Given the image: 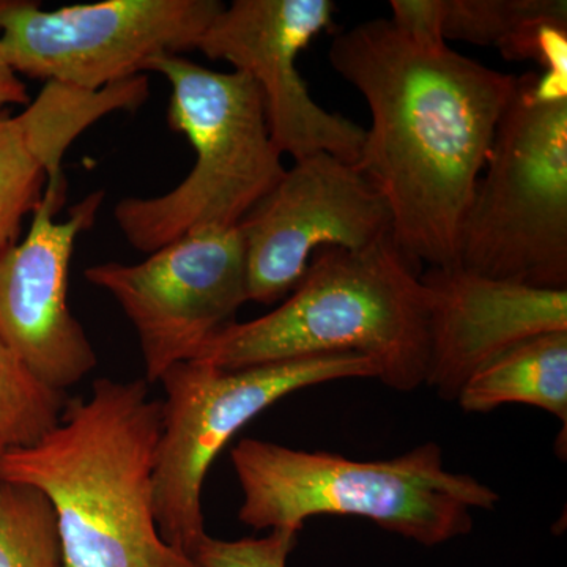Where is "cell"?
Returning a JSON list of instances; mask_svg holds the SVG:
<instances>
[{
    "mask_svg": "<svg viewBox=\"0 0 567 567\" xmlns=\"http://www.w3.org/2000/svg\"><path fill=\"white\" fill-rule=\"evenodd\" d=\"M328 61L371 114L354 166L386 204L406 260L457 267L462 233L517 76L413 39L391 20L338 33Z\"/></svg>",
    "mask_w": 567,
    "mask_h": 567,
    "instance_id": "6da1fadb",
    "label": "cell"
},
{
    "mask_svg": "<svg viewBox=\"0 0 567 567\" xmlns=\"http://www.w3.org/2000/svg\"><path fill=\"white\" fill-rule=\"evenodd\" d=\"M159 435L162 401L145 380L99 379L89 395L69 399L50 434L0 458V481L50 499L62 567H203L156 525Z\"/></svg>",
    "mask_w": 567,
    "mask_h": 567,
    "instance_id": "7a4b0ae2",
    "label": "cell"
},
{
    "mask_svg": "<svg viewBox=\"0 0 567 567\" xmlns=\"http://www.w3.org/2000/svg\"><path fill=\"white\" fill-rule=\"evenodd\" d=\"M421 271L388 237L352 251L323 248L275 311L224 328L193 361L219 369L319 354H363L379 380L409 393L427 372V301Z\"/></svg>",
    "mask_w": 567,
    "mask_h": 567,
    "instance_id": "3957f363",
    "label": "cell"
},
{
    "mask_svg": "<svg viewBox=\"0 0 567 567\" xmlns=\"http://www.w3.org/2000/svg\"><path fill=\"white\" fill-rule=\"evenodd\" d=\"M240 483L238 518L254 529L301 532L316 516H354L421 546L468 535L473 511H492L499 495L443 464L434 442L388 461H353L244 439L230 453Z\"/></svg>",
    "mask_w": 567,
    "mask_h": 567,
    "instance_id": "277c9868",
    "label": "cell"
},
{
    "mask_svg": "<svg viewBox=\"0 0 567 567\" xmlns=\"http://www.w3.org/2000/svg\"><path fill=\"white\" fill-rule=\"evenodd\" d=\"M148 71L169 82L167 125L188 140L196 162L171 192L115 205L118 230L145 254L194 230L238 227L286 173L248 74L205 69L182 55L152 59Z\"/></svg>",
    "mask_w": 567,
    "mask_h": 567,
    "instance_id": "5b68a950",
    "label": "cell"
},
{
    "mask_svg": "<svg viewBox=\"0 0 567 567\" xmlns=\"http://www.w3.org/2000/svg\"><path fill=\"white\" fill-rule=\"evenodd\" d=\"M458 267L567 289V91L517 76L477 181Z\"/></svg>",
    "mask_w": 567,
    "mask_h": 567,
    "instance_id": "8992f818",
    "label": "cell"
},
{
    "mask_svg": "<svg viewBox=\"0 0 567 567\" xmlns=\"http://www.w3.org/2000/svg\"><path fill=\"white\" fill-rule=\"evenodd\" d=\"M344 379H379V371L363 354L334 353L244 369L183 361L164 372L153 472V505L163 539L193 557L207 536L205 477L227 443L286 395Z\"/></svg>",
    "mask_w": 567,
    "mask_h": 567,
    "instance_id": "52a82bcc",
    "label": "cell"
},
{
    "mask_svg": "<svg viewBox=\"0 0 567 567\" xmlns=\"http://www.w3.org/2000/svg\"><path fill=\"white\" fill-rule=\"evenodd\" d=\"M219 0H104L41 9L0 0V44L18 76L102 91L162 55L197 50Z\"/></svg>",
    "mask_w": 567,
    "mask_h": 567,
    "instance_id": "ba28073f",
    "label": "cell"
},
{
    "mask_svg": "<svg viewBox=\"0 0 567 567\" xmlns=\"http://www.w3.org/2000/svg\"><path fill=\"white\" fill-rule=\"evenodd\" d=\"M85 279L106 290L132 322L145 382L193 361L248 301L245 249L238 227L194 230L140 264L104 262Z\"/></svg>",
    "mask_w": 567,
    "mask_h": 567,
    "instance_id": "9c48e42d",
    "label": "cell"
},
{
    "mask_svg": "<svg viewBox=\"0 0 567 567\" xmlns=\"http://www.w3.org/2000/svg\"><path fill=\"white\" fill-rule=\"evenodd\" d=\"M334 11L331 0H234L197 44L205 58L256 82L271 140L293 162L330 153L357 164L363 148V126L316 103L297 66L301 52L333 25Z\"/></svg>",
    "mask_w": 567,
    "mask_h": 567,
    "instance_id": "30bf717a",
    "label": "cell"
},
{
    "mask_svg": "<svg viewBox=\"0 0 567 567\" xmlns=\"http://www.w3.org/2000/svg\"><path fill=\"white\" fill-rule=\"evenodd\" d=\"M238 233L248 301L274 305L303 279L319 249L360 251L379 244L391 237V216L354 164L316 153L286 169Z\"/></svg>",
    "mask_w": 567,
    "mask_h": 567,
    "instance_id": "8fae6325",
    "label": "cell"
},
{
    "mask_svg": "<svg viewBox=\"0 0 567 567\" xmlns=\"http://www.w3.org/2000/svg\"><path fill=\"white\" fill-rule=\"evenodd\" d=\"M65 175L48 178L43 199L21 241L0 251V339L48 386L65 393L99 364L95 349L69 305L71 257L92 229L106 194H87L58 215Z\"/></svg>",
    "mask_w": 567,
    "mask_h": 567,
    "instance_id": "7c38bea8",
    "label": "cell"
},
{
    "mask_svg": "<svg viewBox=\"0 0 567 567\" xmlns=\"http://www.w3.org/2000/svg\"><path fill=\"white\" fill-rule=\"evenodd\" d=\"M427 301L425 383L456 401L470 377L511 347L567 331V289H540L488 278L462 267L420 276Z\"/></svg>",
    "mask_w": 567,
    "mask_h": 567,
    "instance_id": "4fadbf2b",
    "label": "cell"
},
{
    "mask_svg": "<svg viewBox=\"0 0 567 567\" xmlns=\"http://www.w3.org/2000/svg\"><path fill=\"white\" fill-rule=\"evenodd\" d=\"M147 99L148 78L140 74L95 92L44 82L17 115L0 110V251L20 241L22 223L39 207L48 178L63 173L73 142L112 112L140 110Z\"/></svg>",
    "mask_w": 567,
    "mask_h": 567,
    "instance_id": "5bb4252c",
    "label": "cell"
},
{
    "mask_svg": "<svg viewBox=\"0 0 567 567\" xmlns=\"http://www.w3.org/2000/svg\"><path fill=\"white\" fill-rule=\"evenodd\" d=\"M465 413L506 404L537 406L567 423V331H551L511 347L481 368L457 395Z\"/></svg>",
    "mask_w": 567,
    "mask_h": 567,
    "instance_id": "9a60e30c",
    "label": "cell"
},
{
    "mask_svg": "<svg viewBox=\"0 0 567 567\" xmlns=\"http://www.w3.org/2000/svg\"><path fill=\"white\" fill-rule=\"evenodd\" d=\"M66 402L65 393L41 382L0 339V458L50 434Z\"/></svg>",
    "mask_w": 567,
    "mask_h": 567,
    "instance_id": "2e32d148",
    "label": "cell"
},
{
    "mask_svg": "<svg viewBox=\"0 0 567 567\" xmlns=\"http://www.w3.org/2000/svg\"><path fill=\"white\" fill-rule=\"evenodd\" d=\"M0 567H62L58 517L28 484L0 481Z\"/></svg>",
    "mask_w": 567,
    "mask_h": 567,
    "instance_id": "e0dca14e",
    "label": "cell"
},
{
    "mask_svg": "<svg viewBox=\"0 0 567 567\" xmlns=\"http://www.w3.org/2000/svg\"><path fill=\"white\" fill-rule=\"evenodd\" d=\"M567 14L566 0H443V40L502 50L543 18Z\"/></svg>",
    "mask_w": 567,
    "mask_h": 567,
    "instance_id": "ac0fdd59",
    "label": "cell"
},
{
    "mask_svg": "<svg viewBox=\"0 0 567 567\" xmlns=\"http://www.w3.org/2000/svg\"><path fill=\"white\" fill-rule=\"evenodd\" d=\"M297 529H271L265 537L237 540L207 536L194 551L203 567H287V558L298 543Z\"/></svg>",
    "mask_w": 567,
    "mask_h": 567,
    "instance_id": "d6986e66",
    "label": "cell"
},
{
    "mask_svg": "<svg viewBox=\"0 0 567 567\" xmlns=\"http://www.w3.org/2000/svg\"><path fill=\"white\" fill-rule=\"evenodd\" d=\"M391 21L413 39L445 41L442 35L443 0H393Z\"/></svg>",
    "mask_w": 567,
    "mask_h": 567,
    "instance_id": "ffe728a7",
    "label": "cell"
},
{
    "mask_svg": "<svg viewBox=\"0 0 567 567\" xmlns=\"http://www.w3.org/2000/svg\"><path fill=\"white\" fill-rule=\"evenodd\" d=\"M29 103H31V96H29L28 85L11 69L0 44V110H7L9 106L24 107Z\"/></svg>",
    "mask_w": 567,
    "mask_h": 567,
    "instance_id": "44dd1931",
    "label": "cell"
}]
</instances>
